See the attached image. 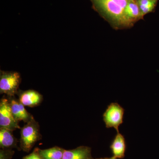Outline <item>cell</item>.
<instances>
[{"label":"cell","instance_id":"6da1fadb","mask_svg":"<svg viewBox=\"0 0 159 159\" xmlns=\"http://www.w3.org/2000/svg\"><path fill=\"white\" fill-rule=\"evenodd\" d=\"M95 6L119 25H125L124 12L129 0H92Z\"/></svg>","mask_w":159,"mask_h":159},{"label":"cell","instance_id":"7a4b0ae2","mask_svg":"<svg viewBox=\"0 0 159 159\" xmlns=\"http://www.w3.org/2000/svg\"><path fill=\"white\" fill-rule=\"evenodd\" d=\"M20 81L19 73L14 71H1L0 93L13 97L18 92Z\"/></svg>","mask_w":159,"mask_h":159},{"label":"cell","instance_id":"3957f363","mask_svg":"<svg viewBox=\"0 0 159 159\" xmlns=\"http://www.w3.org/2000/svg\"><path fill=\"white\" fill-rule=\"evenodd\" d=\"M39 126L33 120L23 126L20 131L21 145L24 150L29 151L40 138Z\"/></svg>","mask_w":159,"mask_h":159},{"label":"cell","instance_id":"277c9868","mask_svg":"<svg viewBox=\"0 0 159 159\" xmlns=\"http://www.w3.org/2000/svg\"><path fill=\"white\" fill-rule=\"evenodd\" d=\"M124 113V109L118 103H111L103 115L106 127L115 128L119 132V126L123 123Z\"/></svg>","mask_w":159,"mask_h":159},{"label":"cell","instance_id":"5b68a950","mask_svg":"<svg viewBox=\"0 0 159 159\" xmlns=\"http://www.w3.org/2000/svg\"><path fill=\"white\" fill-rule=\"evenodd\" d=\"M0 127L13 131L19 129L18 122L11 113L9 100L3 98L0 102Z\"/></svg>","mask_w":159,"mask_h":159},{"label":"cell","instance_id":"8992f818","mask_svg":"<svg viewBox=\"0 0 159 159\" xmlns=\"http://www.w3.org/2000/svg\"><path fill=\"white\" fill-rule=\"evenodd\" d=\"M9 103L12 115L18 122L23 121L28 123L34 120L33 116L26 110L25 106L18 100L11 98Z\"/></svg>","mask_w":159,"mask_h":159},{"label":"cell","instance_id":"52a82bcc","mask_svg":"<svg viewBox=\"0 0 159 159\" xmlns=\"http://www.w3.org/2000/svg\"><path fill=\"white\" fill-rule=\"evenodd\" d=\"M19 96V101L25 106L29 107L38 105L43 100L42 96L37 91L32 90L22 91Z\"/></svg>","mask_w":159,"mask_h":159},{"label":"cell","instance_id":"ba28073f","mask_svg":"<svg viewBox=\"0 0 159 159\" xmlns=\"http://www.w3.org/2000/svg\"><path fill=\"white\" fill-rule=\"evenodd\" d=\"M62 159H92L90 148L81 146L73 150H64Z\"/></svg>","mask_w":159,"mask_h":159},{"label":"cell","instance_id":"9c48e42d","mask_svg":"<svg viewBox=\"0 0 159 159\" xmlns=\"http://www.w3.org/2000/svg\"><path fill=\"white\" fill-rule=\"evenodd\" d=\"M141 16V11L138 3L134 0H129L124 12L125 25L130 24Z\"/></svg>","mask_w":159,"mask_h":159},{"label":"cell","instance_id":"30bf717a","mask_svg":"<svg viewBox=\"0 0 159 159\" xmlns=\"http://www.w3.org/2000/svg\"><path fill=\"white\" fill-rule=\"evenodd\" d=\"M114 157L118 158H122L124 157L125 150V139L123 135L117 132L111 146Z\"/></svg>","mask_w":159,"mask_h":159},{"label":"cell","instance_id":"8fae6325","mask_svg":"<svg viewBox=\"0 0 159 159\" xmlns=\"http://www.w3.org/2000/svg\"><path fill=\"white\" fill-rule=\"evenodd\" d=\"M16 140L12 131L6 128H0V146L3 148L13 147L16 145Z\"/></svg>","mask_w":159,"mask_h":159},{"label":"cell","instance_id":"7c38bea8","mask_svg":"<svg viewBox=\"0 0 159 159\" xmlns=\"http://www.w3.org/2000/svg\"><path fill=\"white\" fill-rule=\"evenodd\" d=\"M64 150L59 147H54L39 150L38 153L43 159H62Z\"/></svg>","mask_w":159,"mask_h":159},{"label":"cell","instance_id":"4fadbf2b","mask_svg":"<svg viewBox=\"0 0 159 159\" xmlns=\"http://www.w3.org/2000/svg\"><path fill=\"white\" fill-rule=\"evenodd\" d=\"M157 0H138V4L141 12V16L151 12L154 8Z\"/></svg>","mask_w":159,"mask_h":159},{"label":"cell","instance_id":"5bb4252c","mask_svg":"<svg viewBox=\"0 0 159 159\" xmlns=\"http://www.w3.org/2000/svg\"><path fill=\"white\" fill-rule=\"evenodd\" d=\"M12 152L4 150H1L0 159H9L12 156Z\"/></svg>","mask_w":159,"mask_h":159},{"label":"cell","instance_id":"9a60e30c","mask_svg":"<svg viewBox=\"0 0 159 159\" xmlns=\"http://www.w3.org/2000/svg\"><path fill=\"white\" fill-rule=\"evenodd\" d=\"M23 159H43L40 156L39 153L38 152H33L29 155L24 157Z\"/></svg>","mask_w":159,"mask_h":159},{"label":"cell","instance_id":"2e32d148","mask_svg":"<svg viewBox=\"0 0 159 159\" xmlns=\"http://www.w3.org/2000/svg\"><path fill=\"white\" fill-rule=\"evenodd\" d=\"M98 159H116V158L115 157H112L111 158H101Z\"/></svg>","mask_w":159,"mask_h":159}]
</instances>
